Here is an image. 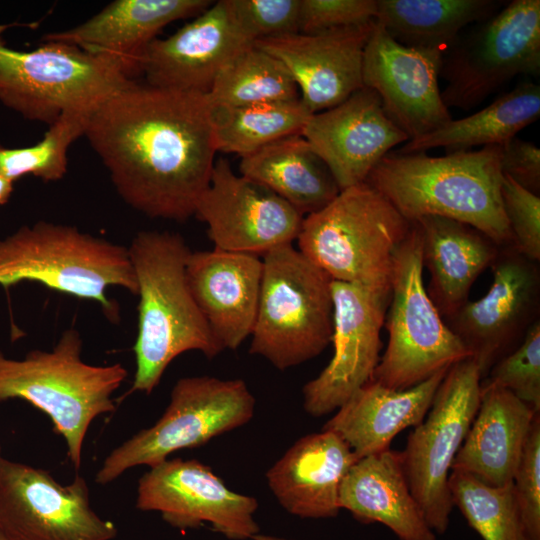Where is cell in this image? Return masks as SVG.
<instances>
[{
	"label": "cell",
	"mask_w": 540,
	"mask_h": 540,
	"mask_svg": "<svg viewBox=\"0 0 540 540\" xmlns=\"http://www.w3.org/2000/svg\"><path fill=\"white\" fill-rule=\"evenodd\" d=\"M230 4L253 42L299 32L300 0H230Z\"/></svg>",
	"instance_id": "obj_38"
},
{
	"label": "cell",
	"mask_w": 540,
	"mask_h": 540,
	"mask_svg": "<svg viewBox=\"0 0 540 540\" xmlns=\"http://www.w3.org/2000/svg\"><path fill=\"white\" fill-rule=\"evenodd\" d=\"M0 533L7 540H111L117 528L91 508L83 477L62 485L44 469L3 457Z\"/></svg>",
	"instance_id": "obj_13"
},
{
	"label": "cell",
	"mask_w": 540,
	"mask_h": 540,
	"mask_svg": "<svg viewBox=\"0 0 540 540\" xmlns=\"http://www.w3.org/2000/svg\"><path fill=\"white\" fill-rule=\"evenodd\" d=\"M540 72V1L513 0L443 55L444 104L470 110L520 74Z\"/></svg>",
	"instance_id": "obj_12"
},
{
	"label": "cell",
	"mask_w": 540,
	"mask_h": 540,
	"mask_svg": "<svg viewBox=\"0 0 540 540\" xmlns=\"http://www.w3.org/2000/svg\"><path fill=\"white\" fill-rule=\"evenodd\" d=\"M501 198L512 244L528 259L540 261V197L503 175Z\"/></svg>",
	"instance_id": "obj_37"
},
{
	"label": "cell",
	"mask_w": 540,
	"mask_h": 540,
	"mask_svg": "<svg viewBox=\"0 0 540 540\" xmlns=\"http://www.w3.org/2000/svg\"><path fill=\"white\" fill-rule=\"evenodd\" d=\"M13 192V182L0 177V205L5 204Z\"/></svg>",
	"instance_id": "obj_42"
},
{
	"label": "cell",
	"mask_w": 540,
	"mask_h": 540,
	"mask_svg": "<svg viewBox=\"0 0 540 540\" xmlns=\"http://www.w3.org/2000/svg\"><path fill=\"white\" fill-rule=\"evenodd\" d=\"M2 459H3V456H2V453H1V445H0V463H1Z\"/></svg>",
	"instance_id": "obj_44"
},
{
	"label": "cell",
	"mask_w": 540,
	"mask_h": 540,
	"mask_svg": "<svg viewBox=\"0 0 540 540\" xmlns=\"http://www.w3.org/2000/svg\"><path fill=\"white\" fill-rule=\"evenodd\" d=\"M358 460L335 432L323 430L298 439L267 471L279 504L304 519L334 518L341 510V483Z\"/></svg>",
	"instance_id": "obj_23"
},
{
	"label": "cell",
	"mask_w": 540,
	"mask_h": 540,
	"mask_svg": "<svg viewBox=\"0 0 540 540\" xmlns=\"http://www.w3.org/2000/svg\"><path fill=\"white\" fill-rule=\"evenodd\" d=\"M375 21L319 33H293L254 44L287 68L312 113L330 109L364 87L363 54Z\"/></svg>",
	"instance_id": "obj_21"
},
{
	"label": "cell",
	"mask_w": 540,
	"mask_h": 540,
	"mask_svg": "<svg viewBox=\"0 0 540 540\" xmlns=\"http://www.w3.org/2000/svg\"><path fill=\"white\" fill-rule=\"evenodd\" d=\"M0 540H7V539L0 533Z\"/></svg>",
	"instance_id": "obj_45"
},
{
	"label": "cell",
	"mask_w": 540,
	"mask_h": 540,
	"mask_svg": "<svg viewBox=\"0 0 540 540\" xmlns=\"http://www.w3.org/2000/svg\"><path fill=\"white\" fill-rule=\"evenodd\" d=\"M500 167L503 175L539 196L540 149L532 142L515 136L503 143Z\"/></svg>",
	"instance_id": "obj_41"
},
{
	"label": "cell",
	"mask_w": 540,
	"mask_h": 540,
	"mask_svg": "<svg viewBox=\"0 0 540 540\" xmlns=\"http://www.w3.org/2000/svg\"><path fill=\"white\" fill-rule=\"evenodd\" d=\"M376 16L377 0H300L299 33L362 26Z\"/></svg>",
	"instance_id": "obj_40"
},
{
	"label": "cell",
	"mask_w": 540,
	"mask_h": 540,
	"mask_svg": "<svg viewBox=\"0 0 540 540\" xmlns=\"http://www.w3.org/2000/svg\"><path fill=\"white\" fill-rule=\"evenodd\" d=\"M540 116V86L523 82L484 109L408 140L399 153H418L442 147L448 153L475 146L502 145Z\"/></svg>",
	"instance_id": "obj_31"
},
{
	"label": "cell",
	"mask_w": 540,
	"mask_h": 540,
	"mask_svg": "<svg viewBox=\"0 0 540 540\" xmlns=\"http://www.w3.org/2000/svg\"><path fill=\"white\" fill-rule=\"evenodd\" d=\"M311 115L300 98L240 107L212 106L216 151L244 157L279 139L301 134Z\"/></svg>",
	"instance_id": "obj_32"
},
{
	"label": "cell",
	"mask_w": 540,
	"mask_h": 540,
	"mask_svg": "<svg viewBox=\"0 0 540 540\" xmlns=\"http://www.w3.org/2000/svg\"><path fill=\"white\" fill-rule=\"evenodd\" d=\"M527 540H540V413L536 414L513 477Z\"/></svg>",
	"instance_id": "obj_39"
},
{
	"label": "cell",
	"mask_w": 540,
	"mask_h": 540,
	"mask_svg": "<svg viewBox=\"0 0 540 540\" xmlns=\"http://www.w3.org/2000/svg\"><path fill=\"white\" fill-rule=\"evenodd\" d=\"M249 352L286 370L321 354L333 332L332 279L293 244L262 256Z\"/></svg>",
	"instance_id": "obj_7"
},
{
	"label": "cell",
	"mask_w": 540,
	"mask_h": 540,
	"mask_svg": "<svg viewBox=\"0 0 540 540\" xmlns=\"http://www.w3.org/2000/svg\"><path fill=\"white\" fill-rule=\"evenodd\" d=\"M216 249L264 255L293 244L304 216L262 184L236 174L226 158L215 160L195 214Z\"/></svg>",
	"instance_id": "obj_17"
},
{
	"label": "cell",
	"mask_w": 540,
	"mask_h": 540,
	"mask_svg": "<svg viewBox=\"0 0 540 540\" xmlns=\"http://www.w3.org/2000/svg\"><path fill=\"white\" fill-rule=\"evenodd\" d=\"M209 0H115L86 22L43 36L118 61L131 76L146 46L168 24L195 17Z\"/></svg>",
	"instance_id": "obj_24"
},
{
	"label": "cell",
	"mask_w": 540,
	"mask_h": 540,
	"mask_svg": "<svg viewBox=\"0 0 540 540\" xmlns=\"http://www.w3.org/2000/svg\"><path fill=\"white\" fill-rule=\"evenodd\" d=\"M490 268L492 283L486 294L444 319L476 362L482 379L540 320L539 262L511 243L500 246Z\"/></svg>",
	"instance_id": "obj_14"
},
{
	"label": "cell",
	"mask_w": 540,
	"mask_h": 540,
	"mask_svg": "<svg viewBox=\"0 0 540 540\" xmlns=\"http://www.w3.org/2000/svg\"><path fill=\"white\" fill-rule=\"evenodd\" d=\"M255 402L241 379L181 378L173 386L170 402L158 421L114 448L95 481L108 484L132 467H152L173 452L200 447L239 428L252 419Z\"/></svg>",
	"instance_id": "obj_10"
},
{
	"label": "cell",
	"mask_w": 540,
	"mask_h": 540,
	"mask_svg": "<svg viewBox=\"0 0 540 540\" xmlns=\"http://www.w3.org/2000/svg\"><path fill=\"white\" fill-rule=\"evenodd\" d=\"M411 222L369 183L346 189L304 217L298 250L332 280L390 287L396 249Z\"/></svg>",
	"instance_id": "obj_6"
},
{
	"label": "cell",
	"mask_w": 540,
	"mask_h": 540,
	"mask_svg": "<svg viewBox=\"0 0 540 540\" xmlns=\"http://www.w3.org/2000/svg\"><path fill=\"white\" fill-rule=\"evenodd\" d=\"M423 269L420 231L411 222L393 258L388 344L372 379L390 389H409L471 357L428 296Z\"/></svg>",
	"instance_id": "obj_8"
},
{
	"label": "cell",
	"mask_w": 540,
	"mask_h": 540,
	"mask_svg": "<svg viewBox=\"0 0 540 540\" xmlns=\"http://www.w3.org/2000/svg\"><path fill=\"white\" fill-rule=\"evenodd\" d=\"M443 55L398 43L375 20L363 54V85L379 95L384 112L409 140L452 120L438 83Z\"/></svg>",
	"instance_id": "obj_18"
},
{
	"label": "cell",
	"mask_w": 540,
	"mask_h": 540,
	"mask_svg": "<svg viewBox=\"0 0 540 540\" xmlns=\"http://www.w3.org/2000/svg\"><path fill=\"white\" fill-rule=\"evenodd\" d=\"M339 506L361 523L385 525L400 540H436L411 493L400 452L358 459L341 483Z\"/></svg>",
	"instance_id": "obj_28"
},
{
	"label": "cell",
	"mask_w": 540,
	"mask_h": 540,
	"mask_svg": "<svg viewBox=\"0 0 540 540\" xmlns=\"http://www.w3.org/2000/svg\"><path fill=\"white\" fill-rule=\"evenodd\" d=\"M149 468L138 481L139 510L159 512L181 530L209 523L232 540L251 539L260 532L254 517L257 499L232 491L207 465L175 458Z\"/></svg>",
	"instance_id": "obj_16"
},
{
	"label": "cell",
	"mask_w": 540,
	"mask_h": 540,
	"mask_svg": "<svg viewBox=\"0 0 540 540\" xmlns=\"http://www.w3.org/2000/svg\"><path fill=\"white\" fill-rule=\"evenodd\" d=\"M251 539L252 540H289L282 537H276V536L265 535V534H260V533L254 535Z\"/></svg>",
	"instance_id": "obj_43"
},
{
	"label": "cell",
	"mask_w": 540,
	"mask_h": 540,
	"mask_svg": "<svg viewBox=\"0 0 540 540\" xmlns=\"http://www.w3.org/2000/svg\"><path fill=\"white\" fill-rule=\"evenodd\" d=\"M253 43L230 0H219L169 37L151 41L138 59V71L153 87L208 94L228 62Z\"/></svg>",
	"instance_id": "obj_19"
},
{
	"label": "cell",
	"mask_w": 540,
	"mask_h": 540,
	"mask_svg": "<svg viewBox=\"0 0 540 540\" xmlns=\"http://www.w3.org/2000/svg\"><path fill=\"white\" fill-rule=\"evenodd\" d=\"M481 386L506 389L540 412V320L516 349L491 367Z\"/></svg>",
	"instance_id": "obj_36"
},
{
	"label": "cell",
	"mask_w": 540,
	"mask_h": 540,
	"mask_svg": "<svg viewBox=\"0 0 540 540\" xmlns=\"http://www.w3.org/2000/svg\"><path fill=\"white\" fill-rule=\"evenodd\" d=\"M32 51L0 37V100L24 117L52 125L65 112H92L132 81L116 60L45 41Z\"/></svg>",
	"instance_id": "obj_9"
},
{
	"label": "cell",
	"mask_w": 540,
	"mask_h": 540,
	"mask_svg": "<svg viewBox=\"0 0 540 540\" xmlns=\"http://www.w3.org/2000/svg\"><path fill=\"white\" fill-rule=\"evenodd\" d=\"M80 333L65 330L50 351L31 350L22 359L0 352V402L22 399L44 412L63 437L67 458L79 469L89 426L114 412L113 393L128 372L120 363L91 365L81 358Z\"/></svg>",
	"instance_id": "obj_4"
},
{
	"label": "cell",
	"mask_w": 540,
	"mask_h": 540,
	"mask_svg": "<svg viewBox=\"0 0 540 540\" xmlns=\"http://www.w3.org/2000/svg\"><path fill=\"white\" fill-rule=\"evenodd\" d=\"M447 371L406 390L371 380L336 410L323 430L337 433L358 459L389 450L398 433L425 419Z\"/></svg>",
	"instance_id": "obj_25"
},
{
	"label": "cell",
	"mask_w": 540,
	"mask_h": 540,
	"mask_svg": "<svg viewBox=\"0 0 540 540\" xmlns=\"http://www.w3.org/2000/svg\"><path fill=\"white\" fill-rule=\"evenodd\" d=\"M263 264L260 256L213 250L191 251L186 277L213 336L236 350L255 323Z\"/></svg>",
	"instance_id": "obj_22"
},
{
	"label": "cell",
	"mask_w": 540,
	"mask_h": 540,
	"mask_svg": "<svg viewBox=\"0 0 540 540\" xmlns=\"http://www.w3.org/2000/svg\"><path fill=\"white\" fill-rule=\"evenodd\" d=\"M538 413L506 389L481 386L477 413L451 470L466 472L495 487L512 483Z\"/></svg>",
	"instance_id": "obj_26"
},
{
	"label": "cell",
	"mask_w": 540,
	"mask_h": 540,
	"mask_svg": "<svg viewBox=\"0 0 540 540\" xmlns=\"http://www.w3.org/2000/svg\"><path fill=\"white\" fill-rule=\"evenodd\" d=\"M301 135L329 167L340 191L365 182L393 147L409 140L388 118L379 95L365 86L312 114Z\"/></svg>",
	"instance_id": "obj_20"
},
{
	"label": "cell",
	"mask_w": 540,
	"mask_h": 540,
	"mask_svg": "<svg viewBox=\"0 0 540 540\" xmlns=\"http://www.w3.org/2000/svg\"><path fill=\"white\" fill-rule=\"evenodd\" d=\"M84 135L129 206L177 222L195 214L217 153L207 94L132 80L90 113Z\"/></svg>",
	"instance_id": "obj_1"
},
{
	"label": "cell",
	"mask_w": 540,
	"mask_h": 540,
	"mask_svg": "<svg viewBox=\"0 0 540 540\" xmlns=\"http://www.w3.org/2000/svg\"><path fill=\"white\" fill-rule=\"evenodd\" d=\"M501 145L429 156L390 151L365 182L409 222L438 216L470 225L497 245L512 243L501 198Z\"/></svg>",
	"instance_id": "obj_2"
},
{
	"label": "cell",
	"mask_w": 540,
	"mask_h": 540,
	"mask_svg": "<svg viewBox=\"0 0 540 540\" xmlns=\"http://www.w3.org/2000/svg\"><path fill=\"white\" fill-rule=\"evenodd\" d=\"M495 0H377L376 21L398 43L445 54L463 29L491 17Z\"/></svg>",
	"instance_id": "obj_30"
},
{
	"label": "cell",
	"mask_w": 540,
	"mask_h": 540,
	"mask_svg": "<svg viewBox=\"0 0 540 540\" xmlns=\"http://www.w3.org/2000/svg\"><path fill=\"white\" fill-rule=\"evenodd\" d=\"M333 356L302 389L303 408L321 417L340 408L373 379L380 361L381 329L390 302V287L371 288L331 281Z\"/></svg>",
	"instance_id": "obj_15"
},
{
	"label": "cell",
	"mask_w": 540,
	"mask_h": 540,
	"mask_svg": "<svg viewBox=\"0 0 540 540\" xmlns=\"http://www.w3.org/2000/svg\"><path fill=\"white\" fill-rule=\"evenodd\" d=\"M127 248L139 297L136 371L129 392L150 394L180 354L200 351L212 359L223 348L191 293L186 277L191 250L184 238L175 232L144 230Z\"/></svg>",
	"instance_id": "obj_3"
},
{
	"label": "cell",
	"mask_w": 540,
	"mask_h": 540,
	"mask_svg": "<svg viewBox=\"0 0 540 540\" xmlns=\"http://www.w3.org/2000/svg\"><path fill=\"white\" fill-rule=\"evenodd\" d=\"M207 95L212 106L223 107L300 98L298 87L283 63L254 43L228 62Z\"/></svg>",
	"instance_id": "obj_33"
},
{
	"label": "cell",
	"mask_w": 540,
	"mask_h": 540,
	"mask_svg": "<svg viewBox=\"0 0 540 540\" xmlns=\"http://www.w3.org/2000/svg\"><path fill=\"white\" fill-rule=\"evenodd\" d=\"M413 222L421 235L423 267L430 275L427 294L442 318H449L469 301L474 282L491 266L500 246L456 220L424 216Z\"/></svg>",
	"instance_id": "obj_27"
},
{
	"label": "cell",
	"mask_w": 540,
	"mask_h": 540,
	"mask_svg": "<svg viewBox=\"0 0 540 540\" xmlns=\"http://www.w3.org/2000/svg\"><path fill=\"white\" fill-rule=\"evenodd\" d=\"M90 113H63L49 126L43 139L33 146L6 148L0 145V177L11 182L24 175H33L46 182L62 179L67 172L68 148L84 135Z\"/></svg>",
	"instance_id": "obj_35"
},
{
	"label": "cell",
	"mask_w": 540,
	"mask_h": 540,
	"mask_svg": "<svg viewBox=\"0 0 540 540\" xmlns=\"http://www.w3.org/2000/svg\"><path fill=\"white\" fill-rule=\"evenodd\" d=\"M448 486L453 505L483 540H527L513 482L495 487L451 470Z\"/></svg>",
	"instance_id": "obj_34"
},
{
	"label": "cell",
	"mask_w": 540,
	"mask_h": 540,
	"mask_svg": "<svg viewBox=\"0 0 540 540\" xmlns=\"http://www.w3.org/2000/svg\"><path fill=\"white\" fill-rule=\"evenodd\" d=\"M481 374L473 358L451 366L426 419L410 432L400 452L409 488L422 513L437 534L449 528L454 507L448 477L481 398Z\"/></svg>",
	"instance_id": "obj_11"
},
{
	"label": "cell",
	"mask_w": 540,
	"mask_h": 540,
	"mask_svg": "<svg viewBox=\"0 0 540 540\" xmlns=\"http://www.w3.org/2000/svg\"><path fill=\"white\" fill-rule=\"evenodd\" d=\"M25 280L95 301L112 321L119 317V306L107 289L118 286L133 295L138 289L126 246L46 221L0 239V285Z\"/></svg>",
	"instance_id": "obj_5"
},
{
	"label": "cell",
	"mask_w": 540,
	"mask_h": 540,
	"mask_svg": "<svg viewBox=\"0 0 540 540\" xmlns=\"http://www.w3.org/2000/svg\"><path fill=\"white\" fill-rule=\"evenodd\" d=\"M239 171L270 189L304 217L328 205L340 192L329 167L301 134L279 139L241 157Z\"/></svg>",
	"instance_id": "obj_29"
}]
</instances>
